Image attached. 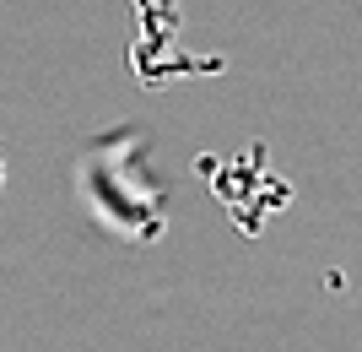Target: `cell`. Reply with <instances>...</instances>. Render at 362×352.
Listing matches in <instances>:
<instances>
[{
    "label": "cell",
    "instance_id": "6da1fadb",
    "mask_svg": "<svg viewBox=\"0 0 362 352\" xmlns=\"http://www.w3.org/2000/svg\"><path fill=\"white\" fill-rule=\"evenodd\" d=\"M0 190H6V157H0Z\"/></svg>",
    "mask_w": 362,
    "mask_h": 352
}]
</instances>
